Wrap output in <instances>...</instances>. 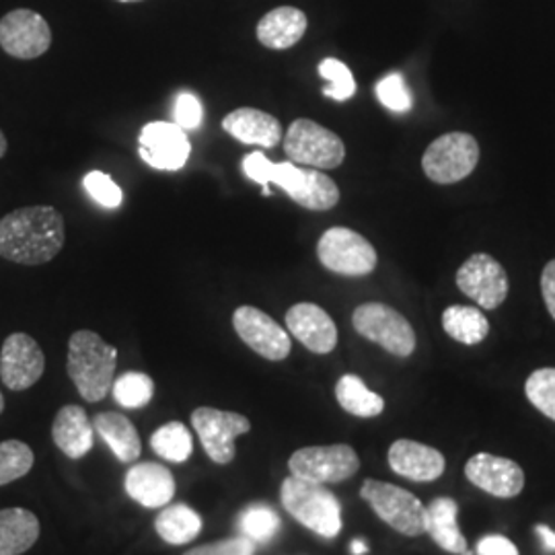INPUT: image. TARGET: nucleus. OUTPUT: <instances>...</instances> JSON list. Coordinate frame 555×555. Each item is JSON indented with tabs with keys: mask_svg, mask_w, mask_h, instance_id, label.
<instances>
[{
	"mask_svg": "<svg viewBox=\"0 0 555 555\" xmlns=\"http://www.w3.org/2000/svg\"><path fill=\"white\" fill-rule=\"evenodd\" d=\"M233 327L237 336L261 358L280 362L291 354V337L282 325L256 307L243 305L233 315Z\"/></svg>",
	"mask_w": 555,
	"mask_h": 555,
	"instance_id": "nucleus-15",
	"label": "nucleus"
},
{
	"mask_svg": "<svg viewBox=\"0 0 555 555\" xmlns=\"http://www.w3.org/2000/svg\"><path fill=\"white\" fill-rule=\"evenodd\" d=\"M291 476L313 481V483H339L358 474L360 459L348 444L332 447H305L288 459Z\"/></svg>",
	"mask_w": 555,
	"mask_h": 555,
	"instance_id": "nucleus-9",
	"label": "nucleus"
},
{
	"mask_svg": "<svg viewBox=\"0 0 555 555\" xmlns=\"http://www.w3.org/2000/svg\"><path fill=\"white\" fill-rule=\"evenodd\" d=\"M389 467L397 476L408 477L412 481H435L444 474L447 461L444 455L416 440L399 438L389 449Z\"/></svg>",
	"mask_w": 555,
	"mask_h": 555,
	"instance_id": "nucleus-18",
	"label": "nucleus"
},
{
	"mask_svg": "<svg viewBox=\"0 0 555 555\" xmlns=\"http://www.w3.org/2000/svg\"><path fill=\"white\" fill-rule=\"evenodd\" d=\"M192 153L185 130L171 121H149L139 137V155L149 167L159 171H178Z\"/></svg>",
	"mask_w": 555,
	"mask_h": 555,
	"instance_id": "nucleus-13",
	"label": "nucleus"
},
{
	"mask_svg": "<svg viewBox=\"0 0 555 555\" xmlns=\"http://www.w3.org/2000/svg\"><path fill=\"white\" fill-rule=\"evenodd\" d=\"M286 325L288 332L315 354H330L337 346L336 323L319 305L298 302L291 307Z\"/></svg>",
	"mask_w": 555,
	"mask_h": 555,
	"instance_id": "nucleus-17",
	"label": "nucleus"
},
{
	"mask_svg": "<svg viewBox=\"0 0 555 555\" xmlns=\"http://www.w3.org/2000/svg\"><path fill=\"white\" fill-rule=\"evenodd\" d=\"M118 2H140V0H118Z\"/></svg>",
	"mask_w": 555,
	"mask_h": 555,
	"instance_id": "nucleus-46",
	"label": "nucleus"
},
{
	"mask_svg": "<svg viewBox=\"0 0 555 555\" xmlns=\"http://www.w3.org/2000/svg\"><path fill=\"white\" fill-rule=\"evenodd\" d=\"M192 424L198 433L206 455L219 465H229L235 459V438L251 430L249 417L237 412H222L217 408L194 410Z\"/></svg>",
	"mask_w": 555,
	"mask_h": 555,
	"instance_id": "nucleus-10",
	"label": "nucleus"
},
{
	"mask_svg": "<svg viewBox=\"0 0 555 555\" xmlns=\"http://www.w3.org/2000/svg\"><path fill=\"white\" fill-rule=\"evenodd\" d=\"M64 219L52 206H27L0 220V258L41 266L64 247Z\"/></svg>",
	"mask_w": 555,
	"mask_h": 555,
	"instance_id": "nucleus-1",
	"label": "nucleus"
},
{
	"mask_svg": "<svg viewBox=\"0 0 555 555\" xmlns=\"http://www.w3.org/2000/svg\"><path fill=\"white\" fill-rule=\"evenodd\" d=\"M238 527L254 543H268L276 537L280 516L266 504H251L238 515Z\"/></svg>",
	"mask_w": 555,
	"mask_h": 555,
	"instance_id": "nucleus-32",
	"label": "nucleus"
},
{
	"mask_svg": "<svg viewBox=\"0 0 555 555\" xmlns=\"http://www.w3.org/2000/svg\"><path fill=\"white\" fill-rule=\"evenodd\" d=\"M318 258L330 272L341 276H366L377 268L375 247L346 227L327 229L318 243Z\"/></svg>",
	"mask_w": 555,
	"mask_h": 555,
	"instance_id": "nucleus-7",
	"label": "nucleus"
},
{
	"mask_svg": "<svg viewBox=\"0 0 555 555\" xmlns=\"http://www.w3.org/2000/svg\"><path fill=\"white\" fill-rule=\"evenodd\" d=\"M375 93H377V100L391 112L403 114L412 109V93L399 73H391L378 80Z\"/></svg>",
	"mask_w": 555,
	"mask_h": 555,
	"instance_id": "nucleus-36",
	"label": "nucleus"
},
{
	"mask_svg": "<svg viewBox=\"0 0 555 555\" xmlns=\"http://www.w3.org/2000/svg\"><path fill=\"white\" fill-rule=\"evenodd\" d=\"M541 293L550 315L555 319V259H552L541 276Z\"/></svg>",
	"mask_w": 555,
	"mask_h": 555,
	"instance_id": "nucleus-41",
	"label": "nucleus"
},
{
	"mask_svg": "<svg viewBox=\"0 0 555 555\" xmlns=\"http://www.w3.org/2000/svg\"><path fill=\"white\" fill-rule=\"evenodd\" d=\"M7 149H9V142H7V137H4L2 130H0V157L7 155Z\"/></svg>",
	"mask_w": 555,
	"mask_h": 555,
	"instance_id": "nucleus-44",
	"label": "nucleus"
},
{
	"mask_svg": "<svg viewBox=\"0 0 555 555\" xmlns=\"http://www.w3.org/2000/svg\"><path fill=\"white\" fill-rule=\"evenodd\" d=\"M426 533L449 554L467 552V541L459 531V504L453 498H437L426 506Z\"/></svg>",
	"mask_w": 555,
	"mask_h": 555,
	"instance_id": "nucleus-23",
	"label": "nucleus"
},
{
	"mask_svg": "<svg viewBox=\"0 0 555 555\" xmlns=\"http://www.w3.org/2000/svg\"><path fill=\"white\" fill-rule=\"evenodd\" d=\"M155 531L171 545H185L202 531V518L188 504L165 506L155 520Z\"/></svg>",
	"mask_w": 555,
	"mask_h": 555,
	"instance_id": "nucleus-26",
	"label": "nucleus"
},
{
	"mask_svg": "<svg viewBox=\"0 0 555 555\" xmlns=\"http://www.w3.org/2000/svg\"><path fill=\"white\" fill-rule=\"evenodd\" d=\"M52 46V29L40 13L15 9L0 20V48L20 60L43 56Z\"/></svg>",
	"mask_w": 555,
	"mask_h": 555,
	"instance_id": "nucleus-11",
	"label": "nucleus"
},
{
	"mask_svg": "<svg viewBox=\"0 0 555 555\" xmlns=\"http://www.w3.org/2000/svg\"><path fill=\"white\" fill-rule=\"evenodd\" d=\"M456 286L465 297L488 311L498 309L508 297L506 270L488 254H476L459 268Z\"/></svg>",
	"mask_w": 555,
	"mask_h": 555,
	"instance_id": "nucleus-12",
	"label": "nucleus"
},
{
	"mask_svg": "<svg viewBox=\"0 0 555 555\" xmlns=\"http://www.w3.org/2000/svg\"><path fill=\"white\" fill-rule=\"evenodd\" d=\"M151 447L163 459L183 463L194 453V438L185 424L167 422L151 437Z\"/></svg>",
	"mask_w": 555,
	"mask_h": 555,
	"instance_id": "nucleus-30",
	"label": "nucleus"
},
{
	"mask_svg": "<svg viewBox=\"0 0 555 555\" xmlns=\"http://www.w3.org/2000/svg\"><path fill=\"white\" fill-rule=\"evenodd\" d=\"M369 552V547H366V543L364 541H360V539H357L354 543H352V554L354 555H364Z\"/></svg>",
	"mask_w": 555,
	"mask_h": 555,
	"instance_id": "nucleus-43",
	"label": "nucleus"
},
{
	"mask_svg": "<svg viewBox=\"0 0 555 555\" xmlns=\"http://www.w3.org/2000/svg\"><path fill=\"white\" fill-rule=\"evenodd\" d=\"M52 438L70 459H82L95 444V428L80 405H64L52 424Z\"/></svg>",
	"mask_w": 555,
	"mask_h": 555,
	"instance_id": "nucleus-21",
	"label": "nucleus"
},
{
	"mask_svg": "<svg viewBox=\"0 0 555 555\" xmlns=\"http://www.w3.org/2000/svg\"><path fill=\"white\" fill-rule=\"evenodd\" d=\"M477 555H518V550L506 537L490 535L477 543Z\"/></svg>",
	"mask_w": 555,
	"mask_h": 555,
	"instance_id": "nucleus-40",
	"label": "nucleus"
},
{
	"mask_svg": "<svg viewBox=\"0 0 555 555\" xmlns=\"http://www.w3.org/2000/svg\"><path fill=\"white\" fill-rule=\"evenodd\" d=\"M442 327L455 341L465 346L481 344L490 334V323L476 307L453 305L442 313Z\"/></svg>",
	"mask_w": 555,
	"mask_h": 555,
	"instance_id": "nucleus-27",
	"label": "nucleus"
},
{
	"mask_svg": "<svg viewBox=\"0 0 555 555\" xmlns=\"http://www.w3.org/2000/svg\"><path fill=\"white\" fill-rule=\"evenodd\" d=\"M173 118L181 130H198L202 118H204V109L198 98L190 91H183L176 98V107H173Z\"/></svg>",
	"mask_w": 555,
	"mask_h": 555,
	"instance_id": "nucleus-38",
	"label": "nucleus"
},
{
	"mask_svg": "<svg viewBox=\"0 0 555 555\" xmlns=\"http://www.w3.org/2000/svg\"><path fill=\"white\" fill-rule=\"evenodd\" d=\"M479 160V146L472 134L451 132L435 140L424 157L422 167L435 183H456L474 173Z\"/></svg>",
	"mask_w": 555,
	"mask_h": 555,
	"instance_id": "nucleus-8",
	"label": "nucleus"
},
{
	"mask_svg": "<svg viewBox=\"0 0 555 555\" xmlns=\"http://www.w3.org/2000/svg\"><path fill=\"white\" fill-rule=\"evenodd\" d=\"M360 496L397 533L408 537L426 533V506L412 492L393 483L366 479L360 488Z\"/></svg>",
	"mask_w": 555,
	"mask_h": 555,
	"instance_id": "nucleus-4",
	"label": "nucleus"
},
{
	"mask_svg": "<svg viewBox=\"0 0 555 555\" xmlns=\"http://www.w3.org/2000/svg\"><path fill=\"white\" fill-rule=\"evenodd\" d=\"M537 533L541 537V541H543V550L545 552H550V554H554L555 552V533L550 529V527H545V525H539L537 527Z\"/></svg>",
	"mask_w": 555,
	"mask_h": 555,
	"instance_id": "nucleus-42",
	"label": "nucleus"
},
{
	"mask_svg": "<svg viewBox=\"0 0 555 555\" xmlns=\"http://www.w3.org/2000/svg\"><path fill=\"white\" fill-rule=\"evenodd\" d=\"M2 410H4V397L0 393V414H2Z\"/></svg>",
	"mask_w": 555,
	"mask_h": 555,
	"instance_id": "nucleus-45",
	"label": "nucleus"
},
{
	"mask_svg": "<svg viewBox=\"0 0 555 555\" xmlns=\"http://www.w3.org/2000/svg\"><path fill=\"white\" fill-rule=\"evenodd\" d=\"M291 199L307 210H332L339 202V188L334 179L318 169H305V179Z\"/></svg>",
	"mask_w": 555,
	"mask_h": 555,
	"instance_id": "nucleus-29",
	"label": "nucleus"
},
{
	"mask_svg": "<svg viewBox=\"0 0 555 555\" xmlns=\"http://www.w3.org/2000/svg\"><path fill=\"white\" fill-rule=\"evenodd\" d=\"M280 500L286 513L297 518L309 531L334 539L341 531V504L325 486L300 477L288 476L282 481Z\"/></svg>",
	"mask_w": 555,
	"mask_h": 555,
	"instance_id": "nucleus-3",
	"label": "nucleus"
},
{
	"mask_svg": "<svg viewBox=\"0 0 555 555\" xmlns=\"http://www.w3.org/2000/svg\"><path fill=\"white\" fill-rule=\"evenodd\" d=\"M34 451L21 440L0 442V486L17 481L34 467Z\"/></svg>",
	"mask_w": 555,
	"mask_h": 555,
	"instance_id": "nucleus-33",
	"label": "nucleus"
},
{
	"mask_svg": "<svg viewBox=\"0 0 555 555\" xmlns=\"http://www.w3.org/2000/svg\"><path fill=\"white\" fill-rule=\"evenodd\" d=\"M87 194L103 208H118L124 199V192L114 179L103 171H91L82 179Z\"/></svg>",
	"mask_w": 555,
	"mask_h": 555,
	"instance_id": "nucleus-37",
	"label": "nucleus"
},
{
	"mask_svg": "<svg viewBox=\"0 0 555 555\" xmlns=\"http://www.w3.org/2000/svg\"><path fill=\"white\" fill-rule=\"evenodd\" d=\"M319 75L330 85L323 89V95L334 101H348L357 93V80L352 70L336 59H325L319 64Z\"/></svg>",
	"mask_w": 555,
	"mask_h": 555,
	"instance_id": "nucleus-34",
	"label": "nucleus"
},
{
	"mask_svg": "<svg viewBox=\"0 0 555 555\" xmlns=\"http://www.w3.org/2000/svg\"><path fill=\"white\" fill-rule=\"evenodd\" d=\"M222 130L243 144L274 149L282 140V126L272 114L256 107H238L222 119Z\"/></svg>",
	"mask_w": 555,
	"mask_h": 555,
	"instance_id": "nucleus-20",
	"label": "nucleus"
},
{
	"mask_svg": "<svg viewBox=\"0 0 555 555\" xmlns=\"http://www.w3.org/2000/svg\"><path fill=\"white\" fill-rule=\"evenodd\" d=\"M112 393L121 408L139 410L151 403L155 396V383L144 373H126L114 380Z\"/></svg>",
	"mask_w": 555,
	"mask_h": 555,
	"instance_id": "nucleus-31",
	"label": "nucleus"
},
{
	"mask_svg": "<svg viewBox=\"0 0 555 555\" xmlns=\"http://www.w3.org/2000/svg\"><path fill=\"white\" fill-rule=\"evenodd\" d=\"M46 369L40 344L27 334L7 337L0 350V378L7 389L25 391L34 387Z\"/></svg>",
	"mask_w": 555,
	"mask_h": 555,
	"instance_id": "nucleus-14",
	"label": "nucleus"
},
{
	"mask_svg": "<svg viewBox=\"0 0 555 555\" xmlns=\"http://www.w3.org/2000/svg\"><path fill=\"white\" fill-rule=\"evenodd\" d=\"M307 25V15L297 7H278L259 20L256 36L270 50H288L302 40Z\"/></svg>",
	"mask_w": 555,
	"mask_h": 555,
	"instance_id": "nucleus-22",
	"label": "nucleus"
},
{
	"mask_svg": "<svg viewBox=\"0 0 555 555\" xmlns=\"http://www.w3.org/2000/svg\"><path fill=\"white\" fill-rule=\"evenodd\" d=\"M465 477L490 496L515 498L525 488L522 467L506 456L477 453L465 465Z\"/></svg>",
	"mask_w": 555,
	"mask_h": 555,
	"instance_id": "nucleus-16",
	"label": "nucleus"
},
{
	"mask_svg": "<svg viewBox=\"0 0 555 555\" xmlns=\"http://www.w3.org/2000/svg\"><path fill=\"white\" fill-rule=\"evenodd\" d=\"M124 490L140 506L160 508L176 496V477L159 463H139L128 469Z\"/></svg>",
	"mask_w": 555,
	"mask_h": 555,
	"instance_id": "nucleus-19",
	"label": "nucleus"
},
{
	"mask_svg": "<svg viewBox=\"0 0 555 555\" xmlns=\"http://www.w3.org/2000/svg\"><path fill=\"white\" fill-rule=\"evenodd\" d=\"M116 366L118 350L100 334L80 330L70 336L66 371L85 401L98 403L107 397L116 380Z\"/></svg>",
	"mask_w": 555,
	"mask_h": 555,
	"instance_id": "nucleus-2",
	"label": "nucleus"
},
{
	"mask_svg": "<svg viewBox=\"0 0 555 555\" xmlns=\"http://www.w3.org/2000/svg\"><path fill=\"white\" fill-rule=\"evenodd\" d=\"M256 554V543L249 537H231L219 543H208L190 550L183 555H254Z\"/></svg>",
	"mask_w": 555,
	"mask_h": 555,
	"instance_id": "nucleus-39",
	"label": "nucleus"
},
{
	"mask_svg": "<svg viewBox=\"0 0 555 555\" xmlns=\"http://www.w3.org/2000/svg\"><path fill=\"white\" fill-rule=\"evenodd\" d=\"M284 153L295 165L336 169L346 159V146L332 130L313 119H295L284 139Z\"/></svg>",
	"mask_w": 555,
	"mask_h": 555,
	"instance_id": "nucleus-6",
	"label": "nucleus"
},
{
	"mask_svg": "<svg viewBox=\"0 0 555 555\" xmlns=\"http://www.w3.org/2000/svg\"><path fill=\"white\" fill-rule=\"evenodd\" d=\"M337 403L352 416L377 417L385 410L383 397L371 391L357 375H344L336 385Z\"/></svg>",
	"mask_w": 555,
	"mask_h": 555,
	"instance_id": "nucleus-28",
	"label": "nucleus"
},
{
	"mask_svg": "<svg viewBox=\"0 0 555 555\" xmlns=\"http://www.w3.org/2000/svg\"><path fill=\"white\" fill-rule=\"evenodd\" d=\"M527 399L543 416L555 422V369H539L525 385Z\"/></svg>",
	"mask_w": 555,
	"mask_h": 555,
	"instance_id": "nucleus-35",
	"label": "nucleus"
},
{
	"mask_svg": "<svg viewBox=\"0 0 555 555\" xmlns=\"http://www.w3.org/2000/svg\"><path fill=\"white\" fill-rule=\"evenodd\" d=\"M463 555H474V554H472V552H469V550H467V552H465V554H463Z\"/></svg>",
	"mask_w": 555,
	"mask_h": 555,
	"instance_id": "nucleus-47",
	"label": "nucleus"
},
{
	"mask_svg": "<svg viewBox=\"0 0 555 555\" xmlns=\"http://www.w3.org/2000/svg\"><path fill=\"white\" fill-rule=\"evenodd\" d=\"M93 428L121 463H134L142 453L139 430L124 414H98L93 417Z\"/></svg>",
	"mask_w": 555,
	"mask_h": 555,
	"instance_id": "nucleus-24",
	"label": "nucleus"
},
{
	"mask_svg": "<svg viewBox=\"0 0 555 555\" xmlns=\"http://www.w3.org/2000/svg\"><path fill=\"white\" fill-rule=\"evenodd\" d=\"M354 330L369 341H375L389 354L408 358L416 350V332L399 311L383 302H364L352 315Z\"/></svg>",
	"mask_w": 555,
	"mask_h": 555,
	"instance_id": "nucleus-5",
	"label": "nucleus"
},
{
	"mask_svg": "<svg viewBox=\"0 0 555 555\" xmlns=\"http://www.w3.org/2000/svg\"><path fill=\"white\" fill-rule=\"evenodd\" d=\"M40 539V520L25 508L0 511V555L29 552Z\"/></svg>",
	"mask_w": 555,
	"mask_h": 555,
	"instance_id": "nucleus-25",
	"label": "nucleus"
}]
</instances>
